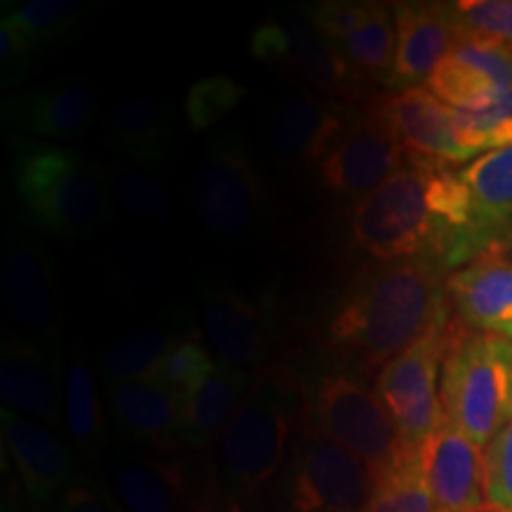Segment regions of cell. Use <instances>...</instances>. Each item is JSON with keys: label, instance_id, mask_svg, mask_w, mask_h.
I'll return each instance as SVG.
<instances>
[{"label": "cell", "instance_id": "cell-1", "mask_svg": "<svg viewBox=\"0 0 512 512\" xmlns=\"http://www.w3.org/2000/svg\"><path fill=\"white\" fill-rule=\"evenodd\" d=\"M446 278L427 259L361 268L337 299L325 339L356 373L373 375L451 316Z\"/></svg>", "mask_w": 512, "mask_h": 512}, {"label": "cell", "instance_id": "cell-2", "mask_svg": "<svg viewBox=\"0 0 512 512\" xmlns=\"http://www.w3.org/2000/svg\"><path fill=\"white\" fill-rule=\"evenodd\" d=\"M299 396L290 370H259L216 444V482L230 508L259 496L280 472L299 415Z\"/></svg>", "mask_w": 512, "mask_h": 512}, {"label": "cell", "instance_id": "cell-3", "mask_svg": "<svg viewBox=\"0 0 512 512\" xmlns=\"http://www.w3.org/2000/svg\"><path fill=\"white\" fill-rule=\"evenodd\" d=\"M12 188L43 233L81 240L114 216V192L102 164L64 145H34L12 166Z\"/></svg>", "mask_w": 512, "mask_h": 512}, {"label": "cell", "instance_id": "cell-4", "mask_svg": "<svg viewBox=\"0 0 512 512\" xmlns=\"http://www.w3.org/2000/svg\"><path fill=\"white\" fill-rule=\"evenodd\" d=\"M351 242L377 264L427 259L446 275L451 266V235L430 202L427 159L408 164L349 211Z\"/></svg>", "mask_w": 512, "mask_h": 512}, {"label": "cell", "instance_id": "cell-5", "mask_svg": "<svg viewBox=\"0 0 512 512\" xmlns=\"http://www.w3.org/2000/svg\"><path fill=\"white\" fill-rule=\"evenodd\" d=\"M444 415L486 448L512 420V342L470 332L456 318L439 384Z\"/></svg>", "mask_w": 512, "mask_h": 512}, {"label": "cell", "instance_id": "cell-6", "mask_svg": "<svg viewBox=\"0 0 512 512\" xmlns=\"http://www.w3.org/2000/svg\"><path fill=\"white\" fill-rule=\"evenodd\" d=\"M311 430L361 458L373 475L399 456L403 441L373 389L349 370L320 375L309 403Z\"/></svg>", "mask_w": 512, "mask_h": 512}, {"label": "cell", "instance_id": "cell-7", "mask_svg": "<svg viewBox=\"0 0 512 512\" xmlns=\"http://www.w3.org/2000/svg\"><path fill=\"white\" fill-rule=\"evenodd\" d=\"M195 207L211 235L226 242L254 238L266 219V192L245 140L211 138L195 176Z\"/></svg>", "mask_w": 512, "mask_h": 512}, {"label": "cell", "instance_id": "cell-8", "mask_svg": "<svg viewBox=\"0 0 512 512\" xmlns=\"http://www.w3.org/2000/svg\"><path fill=\"white\" fill-rule=\"evenodd\" d=\"M453 328L456 316L451 313L377 373L375 394L406 446H422L444 420L439 384Z\"/></svg>", "mask_w": 512, "mask_h": 512}, {"label": "cell", "instance_id": "cell-9", "mask_svg": "<svg viewBox=\"0 0 512 512\" xmlns=\"http://www.w3.org/2000/svg\"><path fill=\"white\" fill-rule=\"evenodd\" d=\"M375 486L373 470L309 430L294 451L285 496L290 512H363Z\"/></svg>", "mask_w": 512, "mask_h": 512}, {"label": "cell", "instance_id": "cell-10", "mask_svg": "<svg viewBox=\"0 0 512 512\" xmlns=\"http://www.w3.org/2000/svg\"><path fill=\"white\" fill-rule=\"evenodd\" d=\"M249 50L259 62L290 67L318 93L330 98L358 100L366 93V76L356 72L337 43L328 41L304 19L261 24L252 34Z\"/></svg>", "mask_w": 512, "mask_h": 512}, {"label": "cell", "instance_id": "cell-11", "mask_svg": "<svg viewBox=\"0 0 512 512\" xmlns=\"http://www.w3.org/2000/svg\"><path fill=\"white\" fill-rule=\"evenodd\" d=\"M64 358L62 342H46L10 332L0 347V396L5 408L64 430Z\"/></svg>", "mask_w": 512, "mask_h": 512}, {"label": "cell", "instance_id": "cell-12", "mask_svg": "<svg viewBox=\"0 0 512 512\" xmlns=\"http://www.w3.org/2000/svg\"><path fill=\"white\" fill-rule=\"evenodd\" d=\"M406 162L403 145L373 107H368V112L351 114L344 131L332 140L316 169L325 190L339 197L363 200L403 169Z\"/></svg>", "mask_w": 512, "mask_h": 512}, {"label": "cell", "instance_id": "cell-13", "mask_svg": "<svg viewBox=\"0 0 512 512\" xmlns=\"http://www.w3.org/2000/svg\"><path fill=\"white\" fill-rule=\"evenodd\" d=\"M202 330L216 366L249 370L266 361L273 342V313L266 299H252L216 280H202Z\"/></svg>", "mask_w": 512, "mask_h": 512}, {"label": "cell", "instance_id": "cell-14", "mask_svg": "<svg viewBox=\"0 0 512 512\" xmlns=\"http://www.w3.org/2000/svg\"><path fill=\"white\" fill-rule=\"evenodd\" d=\"M107 401L114 427L128 448L164 458H178V453L188 451L183 430L185 401L162 380L155 377L107 387Z\"/></svg>", "mask_w": 512, "mask_h": 512}, {"label": "cell", "instance_id": "cell-15", "mask_svg": "<svg viewBox=\"0 0 512 512\" xmlns=\"http://www.w3.org/2000/svg\"><path fill=\"white\" fill-rule=\"evenodd\" d=\"M3 294L29 337L60 342L62 311L55 268L46 249L12 228L3 261Z\"/></svg>", "mask_w": 512, "mask_h": 512}, {"label": "cell", "instance_id": "cell-16", "mask_svg": "<svg viewBox=\"0 0 512 512\" xmlns=\"http://www.w3.org/2000/svg\"><path fill=\"white\" fill-rule=\"evenodd\" d=\"M420 465L439 512H479L486 505L484 448L453 425H441L420 446Z\"/></svg>", "mask_w": 512, "mask_h": 512}, {"label": "cell", "instance_id": "cell-17", "mask_svg": "<svg viewBox=\"0 0 512 512\" xmlns=\"http://www.w3.org/2000/svg\"><path fill=\"white\" fill-rule=\"evenodd\" d=\"M370 107L394 133L403 150H408V157L448 166L472 162L470 152L458 138L453 110L430 88H408V91L370 102Z\"/></svg>", "mask_w": 512, "mask_h": 512}, {"label": "cell", "instance_id": "cell-18", "mask_svg": "<svg viewBox=\"0 0 512 512\" xmlns=\"http://www.w3.org/2000/svg\"><path fill=\"white\" fill-rule=\"evenodd\" d=\"M0 425L5 451L10 453L29 501L36 508H55L64 491L81 477L72 451L50 427L10 408L0 411Z\"/></svg>", "mask_w": 512, "mask_h": 512}, {"label": "cell", "instance_id": "cell-19", "mask_svg": "<svg viewBox=\"0 0 512 512\" xmlns=\"http://www.w3.org/2000/svg\"><path fill=\"white\" fill-rule=\"evenodd\" d=\"M453 316L470 332L512 342V256L491 247L446 278Z\"/></svg>", "mask_w": 512, "mask_h": 512}, {"label": "cell", "instance_id": "cell-20", "mask_svg": "<svg viewBox=\"0 0 512 512\" xmlns=\"http://www.w3.org/2000/svg\"><path fill=\"white\" fill-rule=\"evenodd\" d=\"M396 57L384 86L408 91L430 81L434 69L458 43L460 31L451 3H394Z\"/></svg>", "mask_w": 512, "mask_h": 512}, {"label": "cell", "instance_id": "cell-21", "mask_svg": "<svg viewBox=\"0 0 512 512\" xmlns=\"http://www.w3.org/2000/svg\"><path fill=\"white\" fill-rule=\"evenodd\" d=\"M110 486L126 512H197L181 458L124 448L110 465Z\"/></svg>", "mask_w": 512, "mask_h": 512}, {"label": "cell", "instance_id": "cell-22", "mask_svg": "<svg viewBox=\"0 0 512 512\" xmlns=\"http://www.w3.org/2000/svg\"><path fill=\"white\" fill-rule=\"evenodd\" d=\"M351 114L347 107L320 100L309 91L287 93L273 107L268 126L273 155L285 164H318Z\"/></svg>", "mask_w": 512, "mask_h": 512}, {"label": "cell", "instance_id": "cell-23", "mask_svg": "<svg viewBox=\"0 0 512 512\" xmlns=\"http://www.w3.org/2000/svg\"><path fill=\"white\" fill-rule=\"evenodd\" d=\"M98 102L86 83L53 81L29 88L5 102L10 124L46 140L76 138L93 124Z\"/></svg>", "mask_w": 512, "mask_h": 512}, {"label": "cell", "instance_id": "cell-24", "mask_svg": "<svg viewBox=\"0 0 512 512\" xmlns=\"http://www.w3.org/2000/svg\"><path fill=\"white\" fill-rule=\"evenodd\" d=\"M190 330L192 325L183 313H164L162 318L145 320L138 328L126 330L107 344L98 358V373L105 389L126 382L155 380L164 358Z\"/></svg>", "mask_w": 512, "mask_h": 512}, {"label": "cell", "instance_id": "cell-25", "mask_svg": "<svg viewBox=\"0 0 512 512\" xmlns=\"http://www.w3.org/2000/svg\"><path fill=\"white\" fill-rule=\"evenodd\" d=\"M105 145L131 164H164L174 150V110L152 95L121 100L105 119Z\"/></svg>", "mask_w": 512, "mask_h": 512}, {"label": "cell", "instance_id": "cell-26", "mask_svg": "<svg viewBox=\"0 0 512 512\" xmlns=\"http://www.w3.org/2000/svg\"><path fill=\"white\" fill-rule=\"evenodd\" d=\"M470 192L475 221L486 249L512 242V145L484 152L458 169Z\"/></svg>", "mask_w": 512, "mask_h": 512}, {"label": "cell", "instance_id": "cell-27", "mask_svg": "<svg viewBox=\"0 0 512 512\" xmlns=\"http://www.w3.org/2000/svg\"><path fill=\"white\" fill-rule=\"evenodd\" d=\"M249 370H228L216 366L207 382L185 401L183 430L185 448L192 453H209L219 444L223 430L256 382Z\"/></svg>", "mask_w": 512, "mask_h": 512}, {"label": "cell", "instance_id": "cell-28", "mask_svg": "<svg viewBox=\"0 0 512 512\" xmlns=\"http://www.w3.org/2000/svg\"><path fill=\"white\" fill-rule=\"evenodd\" d=\"M64 432L83 460H98L107 448V420L95 370L74 349L64 370Z\"/></svg>", "mask_w": 512, "mask_h": 512}, {"label": "cell", "instance_id": "cell-29", "mask_svg": "<svg viewBox=\"0 0 512 512\" xmlns=\"http://www.w3.org/2000/svg\"><path fill=\"white\" fill-rule=\"evenodd\" d=\"M110 278L131 304H150L162 294L166 268L162 254L138 233H121L110 252Z\"/></svg>", "mask_w": 512, "mask_h": 512}, {"label": "cell", "instance_id": "cell-30", "mask_svg": "<svg viewBox=\"0 0 512 512\" xmlns=\"http://www.w3.org/2000/svg\"><path fill=\"white\" fill-rule=\"evenodd\" d=\"M86 10L83 0H31L22 8L5 12L0 29L10 31L34 55L36 50L74 34Z\"/></svg>", "mask_w": 512, "mask_h": 512}, {"label": "cell", "instance_id": "cell-31", "mask_svg": "<svg viewBox=\"0 0 512 512\" xmlns=\"http://www.w3.org/2000/svg\"><path fill=\"white\" fill-rule=\"evenodd\" d=\"M363 512H439L420 465V446H406L375 475V486Z\"/></svg>", "mask_w": 512, "mask_h": 512}, {"label": "cell", "instance_id": "cell-32", "mask_svg": "<svg viewBox=\"0 0 512 512\" xmlns=\"http://www.w3.org/2000/svg\"><path fill=\"white\" fill-rule=\"evenodd\" d=\"M339 50L358 74L387 83L396 57L394 5L370 3L366 22L347 41L339 43Z\"/></svg>", "mask_w": 512, "mask_h": 512}, {"label": "cell", "instance_id": "cell-33", "mask_svg": "<svg viewBox=\"0 0 512 512\" xmlns=\"http://www.w3.org/2000/svg\"><path fill=\"white\" fill-rule=\"evenodd\" d=\"M460 143L472 159L512 145V88L486 95L475 105L453 110Z\"/></svg>", "mask_w": 512, "mask_h": 512}, {"label": "cell", "instance_id": "cell-34", "mask_svg": "<svg viewBox=\"0 0 512 512\" xmlns=\"http://www.w3.org/2000/svg\"><path fill=\"white\" fill-rule=\"evenodd\" d=\"M114 197L140 221L164 223L174 214V192L162 178L131 162L105 164Z\"/></svg>", "mask_w": 512, "mask_h": 512}, {"label": "cell", "instance_id": "cell-35", "mask_svg": "<svg viewBox=\"0 0 512 512\" xmlns=\"http://www.w3.org/2000/svg\"><path fill=\"white\" fill-rule=\"evenodd\" d=\"M214 370L216 363L214 358L209 356L202 332L192 328L188 335L178 339L176 347L164 358L162 368H159L157 373V380H162L166 387H171L176 394H181L183 401H188L190 396L209 380Z\"/></svg>", "mask_w": 512, "mask_h": 512}, {"label": "cell", "instance_id": "cell-36", "mask_svg": "<svg viewBox=\"0 0 512 512\" xmlns=\"http://www.w3.org/2000/svg\"><path fill=\"white\" fill-rule=\"evenodd\" d=\"M245 95L247 88L226 74L200 79L185 95L183 105L190 131H207V128L219 124L230 112L238 110Z\"/></svg>", "mask_w": 512, "mask_h": 512}, {"label": "cell", "instance_id": "cell-37", "mask_svg": "<svg viewBox=\"0 0 512 512\" xmlns=\"http://www.w3.org/2000/svg\"><path fill=\"white\" fill-rule=\"evenodd\" d=\"M460 38H482L512 50V0L451 3Z\"/></svg>", "mask_w": 512, "mask_h": 512}, {"label": "cell", "instance_id": "cell-38", "mask_svg": "<svg viewBox=\"0 0 512 512\" xmlns=\"http://www.w3.org/2000/svg\"><path fill=\"white\" fill-rule=\"evenodd\" d=\"M486 505L512 512V420L484 448Z\"/></svg>", "mask_w": 512, "mask_h": 512}, {"label": "cell", "instance_id": "cell-39", "mask_svg": "<svg viewBox=\"0 0 512 512\" xmlns=\"http://www.w3.org/2000/svg\"><path fill=\"white\" fill-rule=\"evenodd\" d=\"M370 3H356V0H328V3L313 5L311 24L332 43H342L361 29L366 22Z\"/></svg>", "mask_w": 512, "mask_h": 512}, {"label": "cell", "instance_id": "cell-40", "mask_svg": "<svg viewBox=\"0 0 512 512\" xmlns=\"http://www.w3.org/2000/svg\"><path fill=\"white\" fill-rule=\"evenodd\" d=\"M53 512H126L110 484L81 475L64 491Z\"/></svg>", "mask_w": 512, "mask_h": 512}, {"label": "cell", "instance_id": "cell-41", "mask_svg": "<svg viewBox=\"0 0 512 512\" xmlns=\"http://www.w3.org/2000/svg\"><path fill=\"white\" fill-rule=\"evenodd\" d=\"M479 512H496V510H491V508H484V510H479Z\"/></svg>", "mask_w": 512, "mask_h": 512}]
</instances>
